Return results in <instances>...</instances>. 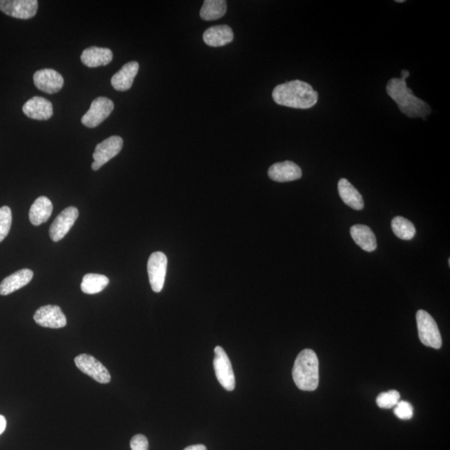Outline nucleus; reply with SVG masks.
<instances>
[{"label":"nucleus","instance_id":"nucleus-1","mask_svg":"<svg viewBox=\"0 0 450 450\" xmlns=\"http://www.w3.org/2000/svg\"><path fill=\"white\" fill-rule=\"evenodd\" d=\"M409 72L401 71V78H393L389 80L387 86V94L397 104L400 112L409 118H422L431 115V108L424 100L416 97L413 90L408 88L407 79Z\"/></svg>","mask_w":450,"mask_h":450},{"label":"nucleus","instance_id":"nucleus-2","mask_svg":"<svg viewBox=\"0 0 450 450\" xmlns=\"http://www.w3.org/2000/svg\"><path fill=\"white\" fill-rule=\"evenodd\" d=\"M272 96L279 106L300 110L315 106L319 99L318 93L313 90L311 84L298 79L277 86Z\"/></svg>","mask_w":450,"mask_h":450},{"label":"nucleus","instance_id":"nucleus-3","mask_svg":"<svg viewBox=\"0 0 450 450\" xmlns=\"http://www.w3.org/2000/svg\"><path fill=\"white\" fill-rule=\"evenodd\" d=\"M296 387L301 391H315L319 387V360L312 349H304L297 356L292 371Z\"/></svg>","mask_w":450,"mask_h":450},{"label":"nucleus","instance_id":"nucleus-4","mask_svg":"<svg viewBox=\"0 0 450 450\" xmlns=\"http://www.w3.org/2000/svg\"><path fill=\"white\" fill-rule=\"evenodd\" d=\"M419 338L425 346L439 349L442 346V338L439 327L433 317L427 311H420L416 313Z\"/></svg>","mask_w":450,"mask_h":450},{"label":"nucleus","instance_id":"nucleus-5","mask_svg":"<svg viewBox=\"0 0 450 450\" xmlns=\"http://www.w3.org/2000/svg\"><path fill=\"white\" fill-rule=\"evenodd\" d=\"M214 369L217 380L227 391L235 388V377L230 358L221 346L215 349Z\"/></svg>","mask_w":450,"mask_h":450},{"label":"nucleus","instance_id":"nucleus-6","mask_svg":"<svg viewBox=\"0 0 450 450\" xmlns=\"http://www.w3.org/2000/svg\"><path fill=\"white\" fill-rule=\"evenodd\" d=\"M123 146L124 140L119 136H111L99 144L93 154L94 163L92 164V170H99L104 164L119 154Z\"/></svg>","mask_w":450,"mask_h":450},{"label":"nucleus","instance_id":"nucleus-7","mask_svg":"<svg viewBox=\"0 0 450 450\" xmlns=\"http://www.w3.org/2000/svg\"><path fill=\"white\" fill-rule=\"evenodd\" d=\"M167 257L162 252H155L148 261V274L153 291H162L167 271Z\"/></svg>","mask_w":450,"mask_h":450},{"label":"nucleus","instance_id":"nucleus-8","mask_svg":"<svg viewBox=\"0 0 450 450\" xmlns=\"http://www.w3.org/2000/svg\"><path fill=\"white\" fill-rule=\"evenodd\" d=\"M75 363L80 371L100 384H108L111 381L110 373L106 366L90 355L81 353L75 358Z\"/></svg>","mask_w":450,"mask_h":450},{"label":"nucleus","instance_id":"nucleus-9","mask_svg":"<svg viewBox=\"0 0 450 450\" xmlns=\"http://www.w3.org/2000/svg\"><path fill=\"white\" fill-rule=\"evenodd\" d=\"M115 104L106 97L95 99L90 110L82 117L81 122L88 128H95L102 124L114 110Z\"/></svg>","mask_w":450,"mask_h":450},{"label":"nucleus","instance_id":"nucleus-10","mask_svg":"<svg viewBox=\"0 0 450 450\" xmlns=\"http://www.w3.org/2000/svg\"><path fill=\"white\" fill-rule=\"evenodd\" d=\"M38 3L37 0H0V11L10 17L29 19L37 14Z\"/></svg>","mask_w":450,"mask_h":450},{"label":"nucleus","instance_id":"nucleus-11","mask_svg":"<svg viewBox=\"0 0 450 450\" xmlns=\"http://www.w3.org/2000/svg\"><path fill=\"white\" fill-rule=\"evenodd\" d=\"M35 323L44 328L60 329L66 326L67 320L62 309L57 305H44L34 315Z\"/></svg>","mask_w":450,"mask_h":450},{"label":"nucleus","instance_id":"nucleus-12","mask_svg":"<svg viewBox=\"0 0 450 450\" xmlns=\"http://www.w3.org/2000/svg\"><path fill=\"white\" fill-rule=\"evenodd\" d=\"M79 217V211L74 206L68 207L57 216L50 228V239L58 242L64 238L73 227Z\"/></svg>","mask_w":450,"mask_h":450},{"label":"nucleus","instance_id":"nucleus-13","mask_svg":"<svg viewBox=\"0 0 450 450\" xmlns=\"http://www.w3.org/2000/svg\"><path fill=\"white\" fill-rule=\"evenodd\" d=\"M34 83L39 90L52 95L62 90L64 79L59 72L52 69H43L35 72Z\"/></svg>","mask_w":450,"mask_h":450},{"label":"nucleus","instance_id":"nucleus-14","mask_svg":"<svg viewBox=\"0 0 450 450\" xmlns=\"http://www.w3.org/2000/svg\"><path fill=\"white\" fill-rule=\"evenodd\" d=\"M268 175L275 182H291L300 179L302 177V170L294 162H284L273 164L268 168Z\"/></svg>","mask_w":450,"mask_h":450},{"label":"nucleus","instance_id":"nucleus-15","mask_svg":"<svg viewBox=\"0 0 450 450\" xmlns=\"http://www.w3.org/2000/svg\"><path fill=\"white\" fill-rule=\"evenodd\" d=\"M23 112L27 117L36 120H48L53 116V106L49 100L35 96L23 104Z\"/></svg>","mask_w":450,"mask_h":450},{"label":"nucleus","instance_id":"nucleus-16","mask_svg":"<svg viewBox=\"0 0 450 450\" xmlns=\"http://www.w3.org/2000/svg\"><path fill=\"white\" fill-rule=\"evenodd\" d=\"M34 273L29 268L20 269L6 277L0 284V295L6 296L26 286L33 279Z\"/></svg>","mask_w":450,"mask_h":450},{"label":"nucleus","instance_id":"nucleus-17","mask_svg":"<svg viewBox=\"0 0 450 450\" xmlns=\"http://www.w3.org/2000/svg\"><path fill=\"white\" fill-rule=\"evenodd\" d=\"M139 69V63L136 61L128 62L121 68L117 73L112 76L111 84L115 90L127 91L133 86L134 80Z\"/></svg>","mask_w":450,"mask_h":450},{"label":"nucleus","instance_id":"nucleus-18","mask_svg":"<svg viewBox=\"0 0 450 450\" xmlns=\"http://www.w3.org/2000/svg\"><path fill=\"white\" fill-rule=\"evenodd\" d=\"M203 39L208 46H224L234 40V32L228 26H212L204 32Z\"/></svg>","mask_w":450,"mask_h":450},{"label":"nucleus","instance_id":"nucleus-19","mask_svg":"<svg viewBox=\"0 0 450 450\" xmlns=\"http://www.w3.org/2000/svg\"><path fill=\"white\" fill-rule=\"evenodd\" d=\"M112 60V53L107 48L92 46L87 48L81 55V61L90 68L106 66Z\"/></svg>","mask_w":450,"mask_h":450},{"label":"nucleus","instance_id":"nucleus-20","mask_svg":"<svg viewBox=\"0 0 450 450\" xmlns=\"http://www.w3.org/2000/svg\"><path fill=\"white\" fill-rule=\"evenodd\" d=\"M338 190L340 198L348 206L355 211H362L364 202L362 195L357 188L346 179H341L338 184Z\"/></svg>","mask_w":450,"mask_h":450},{"label":"nucleus","instance_id":"nucleus-21","mask_svg":"<svg viewBox=\"0 0 450 450\" xmlns=\"http://www.w3.org/2000/svg\"><path fill=\"white\" fill-rule=\"evenodd\" d=\"M352 239L364 251L373 252L377 248V239L371 228L364 224H355L351 228Z\"/></svg>","mask_w":450,"mask_h":450},{"label":"nucleus","instance_id":"nucleus-22","mask_svg":"<svg viewBox=\"0 0 450 450\" xmlns=\"http://www.w3.org/2000/svg\"><path fill=\"white\" fill-rule=\"evenodd\" d=\"M53 211V204L46 196H40L30 207L29 217L32 224L39 226L47 222Z\"/></svg>","mask_w":450,"mask_h":450},{"label":"nucleus","instance_id":"nucleus-23","mask_svg":"<svg viewBox=\"0 0 450 450\" xmlns=\"http://www.w3.org/2000/svg\"><path fill=\"white\" fill-rule=\"evenodd\" d=\"M227 12V2L224 0H206L200 10V17L206 21L222 18Z\"/></svg>","mask_w":450,"mask_h":450},{"label":"nucleus","instance_id":"nucleus-24","mask_svg":"<svg viewBox=\"0 0 450 450\" xmlns=\"http://www.w3.org/2000/svg\"><path fill=\"white\" fill-rule=\"evenodd\" d=\"M110 284L108 277L99 274H87L84 276L81 291L84 294L95 295L104 291Z\"/></svg>","mask_w":450,"mask_h":450},{"label":"nucleus","instance_id":"nucleus-25","mask_svg":"<svg viewBox=\"0 0 450 450\" xmlns=\"http://www.w3.org/2000/svg\"><path fill=\"white\" fill-rule=\"evenodd\" d=\"M391 227L398 238L403 240H411L416 234L415 225L402 216H396L392 219Z\"/></svg>","mask_w":450,"mask_h":450},{"label":"nucleus","instance_id":"nucleus-26","mask_svg":"<svg viewBox=\"0 0 450 450\" xmlns=\"http://www.w3.org/2000/svg\"><path fill=\"white\" fill-rule=\"evenodd\" d=\"M400 400V393L396 391H389L381 393L377 397L376 403L381 409H391L399 403Z\"/></svg>","mask_w":450,"mask_h":450},{"label":"nucleus","instance_id":"nucleus-27","mask_svg":"<svg viewBox=\"0 0 450 450\" xmlns=\"http://www.w3.org/2000/svg\"><path fill=\"white\" fill-rule=\"evenodd\" d=\"M12 224V212L10 207L0 208V243L9 235Z\"/></svg>","mask_w":450,"mask_h":450},{"label":"nucleus","instance_id":"nucleus-28","mask_svg":"<svg viewBox=\"0 0 450 450\" xmlns=\"http://www.w3.org/2000/svg\"><path fill=\"white\" fill-rule=\"evenodd\" d=\"M395 415L400 420H411L413 415V409L407 401H400L393 409Z\"/></svg>","mask_w":450,"mask_h":450},{"label":"nucleus","instance_id":"nucleus-29","mask_svg":"<svg viewBox=\"0 0 450 450\" xmlns=\"http://www.w3.org/2000/svg\"><path fill=\"white\" fill-rule=\"evenodd\" d=\"M132 450H148V441L143 435H136L132 438L130 441Z\"/></svg>","mask_w":450,"mask_h":450},{"label":"nucleus","instance_id":"nucleus-30","mask_svg":"<svg viewBox=\"0 0 450 450\" xmlns=\"http://www.w3.org/2000/svg\"><path fill=\"white\" fill-rule=\"evenodd\" d=\"M7 422L6 418L0 415V435L5 432L6 429Z\"/></svg>","mask_w":450,"mask_h":450},{"label":"nucleus","instance_id":"nucleus-31","mask_svg":"<svg viewBox=\"0 0 450 450\" xmlns=\"http://www.w3.org/2000/svg\"><path fill=\"white\" fill-rule=\"evenodd\" d=\"M184 450H207V448L203 444H195L188 446V447L184 449Z\"/></svg>","mask_w":450,"mask_h":450},{"label":"nucleus","instance_id":"nucleus-32","mask_svg":"<svg viewBox=\"0 0 450 450\" xmlns=\"http://www.w3.org/2000/svg\"><path fill=\"white\" fill-rule=\"evenodd\" d=\"M395 2H397V3H404V0H397V1H395Z\"/></svg>","mask_w":450,"mask_h":450}]
</instances>
